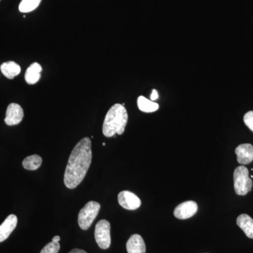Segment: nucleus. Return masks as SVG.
I'll return each instance as SVG.
<instances>
[{
	"instance_id": "obj_1",
	"label": "nucleus",
	"mask_w": 253,
	"mask_h": 253,
	"mask_svg": "<svg viewBox=\"0 0 253 253\" xmlns=\"http://www.w3.org/2000/svg\"><path fill=\"white\" fill-rule=\"evenodd\" d=\"M92 158L91 142L89 137L82 139L70 155L64 174L66 187L73 189L84 179L89 169Z\"/></svg>"
},
{
	"instance_id": "obj_2",
	"label": "nucleus",
	"mask_w": 253,
	"mask_h": 253,
	"mask_svg": "<svg viewBox=\"0 0 253 253\" xmlns=\"http://www.w3.org/2000/svg\"><path fill=\"white\" fill-rule=\"evenodd\" d=\"M128 121L127 111L122 104H116L111 106L105 117L103 124V134L106 137H112L116 134L124 133Z\"/></svg>"
},
{
	"instance_id": "obj_3",
	"label": "nucleus",
	"mask_w": 253,
	"mask_h": 253,
	"mask_svg": "<svg viewBox=\"0 0 253 253\" xmlns=\"http://www.w3.org/2000/svg\"><path fill=\"white\" fill-rule=\"evenodd\" d=\"M234 190L239 196H245L252 190L253 181L250 177L249 171L245 166L236 168L234 172Z\"/></svg>"
},
{
	"instance_id": "obj_4",
	"label": "nucleus",
	"mask_w": 253,
	"mask_h": 253,
	"mask_svg": "<svg viewBox=\"0 0 253 253\" xmlns=\"http://www.w3.org/2000/svg\"><path fill=\"white\" fill-rule=\"evenodd\" d=\"M101 208V205L96 201H89L80 211L78 221L83 230H87L96 219Z\"/></svg>"
},
{
	"instance_id": "obj_5",
	"label": "nucleus",
	"mask_w": 253,
	"mask_h": 253,
	"mask_svg": "<svg viewBox=\"0 0 253 253\" xmlns=\"http://www.w3.org/2000/svg\"><path fill=\"white\" fill-rule=\"evenodd\" d=\"M95 239L100 249L106 250L111 246V224L106 219L98 221L95 226Z\"/></svg>"
},
{
	"instance_id": "obj_6",
	"label": "nucleus",
	"mask_w": 253,
	"mask_h": 253,
	"mask_svg": "<svg viewBox=\"0 0 253 253\" xmlns=\"http://www.w3.org/2000/svg\"><path fill=\"white\" fill-rule=\"evenodd\" d=\"M120 206L129 211H134L140 207L141 200L136 195L129 191H123L118 196Z\"/></svg>"
},
{
	"instance_id": "obj_7",
	"label": "nucleus",
	"mask_w": 253,
	"mask_h": 253,
	"mask_svg": "<svg viewBox=\"0 0 253 253\" xmlns=\"http://www.w3.org/2000/svg\"><path fill=\"white\" fill-rule=\"evenodd\" d=\"M24 113L20 105L12 103L8 106L6 109L4 122L7 126H14L19 124L23 121Z\"/></svg>"
},
{
	"instance_id": "obj_8",
	"label": "nucleus",
	"mask_w": 253,
	"mask_h": 253,
	"mask_svg": "<svg viewBox=\"0 0 253 253\" xmlns=\"http://www.w3.org/2000/svg\"><path fill=\"white\" fill-rule=\"evenodd\" d=\"M198 212V205L192 201H186L176 206L174 211V217L179 219H189Z\"/></svg>"
},
{
	"instance_id": "obj_9",
	"label": "nucleus",
	"mask_w": 253,
	"mask_h": 253,
	"mask_svg": "<svg viewBox=\"0 0 253 253\" xmlns=\"http://www.w3.org/2000/svg\"><path fill=\"white\" fill-rule=\"evenodd\" d=\"M237 161L241 165L250 164L253 161V146L251 144L239 145L235 150Z\"/></svg>"
},
{
	"instance_id": "obj_10",
	"label": "nucleus",
	"mask_w": 253,
	"mask_h": 253,
	"mask_svg": "<svg viewBox=\"0 0 253 253\" xmlns=\"http://www.w3.org/2000/svg\"><path fill=\"white\" fill-rule=\"evenodd\" d=\"M18 218L15 214H10L0 225V243L3 242L9 238L11 233L16 227Z\"/></svg>"
},
{
	"instance_id": "obj_11",
	"label": "nucleus",
	"mask_w": 253,
	"mask_h": 253,
	"mask_svg": "<svg viewBox=\"0 0 253 253\" xmlns=\"http://www.w3.org/2000/svg\"><path fill=\"white\" fill-rule=\"evenodd\" d=\"M126 247L128 253H146L144 239L139 234L131 236L126 242Z\"/></svg>"
},
{
	"instance_id": "obj_12",
	"label": "nucleus",
	"mask_w": 253,
	"mask_h": 253,
	"mask_svg": "<svg viewBox=\"0 0 253 253\" xmlns=\"http://www.w3.org/2000/svg\"><path fill=\"white\" fill-rule=\"evenodd\" d=\"M42 68L41 64L34 63L28 67L25 74V80L29 84H34L40 81L41 77V72Z\"/></svg>"
},
{
	"instance_id": "obj_13",
	"label": "nucleus",
	"mask_w": 253,
	"mask_h": 253,
	"mask_svg": "<svg viewBox=\"0 0 253 253\" xmlns=\"http://www.w3.org/2000/svg\"><path fill=\"white\" fill-rule=\"evenodd\" d=\"M236 223L249 239H253V219L252 217L246 214H241L238 217Z\"/></svg>"
},
{
	"instance_id": "obj_14",
	"label": "nucleus",
	"mask_w": 253,
	"mask_h": 253,
	"mask_svg": "<svg viewBox=\"0 0 253 253\" xmlns=\"http://www.w3.org/2000/svg\"><path fill=\"white\" fill-rule=\"evenodd\" d=\"M1 72L4 75L5 77L8 79H14L16 76L21 73V67L17 63L14 61H7V62L3 63L0 66Z\"/></svg>"
},
{
	"instance_id": "obj_15",
	"label": "nucleus",
	"mask_w": 253,
	"mask_h": 253,
	"mask_svg": "<svg viewBox=\"0 0 253 253\" xmlns=\"http://www.w3.org/2000/svg\"><path fill=\"white\" fill-rule=\"evenodd\" d=\"M138 108L144 113H153L159 109V105L157 103L146 99L144 96H139L137 99Z\"/></svg>"
},
{
	"instance_id": "obj_16",
	"label": "nucleus",
	"mask_w": 253,
	"mask_h": 253,
	"mask_svg": "<svg viewBox=\"0 0 253 253\" xmlns=\"http://www.w3.org/2000/svg\"><path fill=\"white\" fill-rule=\"evenodd\" d=\"M42 163V159L41 156L38 155H33L23 160V166L28 170H36L41 167Z\"/></svg>"
},
{
	"instance_id": "obj_17",
	"label": "nucleus",
	"mask_w": 253,
	"mask_h": 253,
	"mask_svg": "<svg viewBox=\"0 0 253 253\" xmlns=\"http://www.w3.org/2000/svg\"><path fill=\"white\" fill-rule=\"evenodd\" d=\"M42 0H22L19 5V11L22 13L31 12L38 8Z\"/></svg>"
},
{
	"instance_id": "obj_18",
	"label": "nucleus",
	"mask_w": 253,
	"mask_h": 253,
	"mask_svg": "<svg viewBox=\"0 0 253 253\" xmlns=\"http://www.w3.org/2000/svg\"><path fill=\"white\" fill-rule=\"evenodd\" d=\"M60 250V244L59 242H51L46 245L43 249L42 250L41 253H58Z\"/></svg>"
},
{
	"instance_id": "obj_19",
	"label": "nucleus",
	"mask_w": 253,
	"mask_h": 253,
	"mask_svg": "<svg viewBox=\"0 0 253 253\" xmlns=\"http://www.w3.org/2000/svg\"><path fill=\"white\" fill-rule=\"evenodd\" d=\"M244 121L246 126L253 131V111H249L245 114Z\"/></svg>"
},
{
	"instance_id": "obj_20",
	"label": "nucleus",
	"mask_w": 253,
	"mask_h": 253,
	"mask_svg": "<svg viewBox=\"0 0 253 253\" xmlns=\"http://www.w3.org/2000/svg\"><path fill=\"white\" fill-rule=\"evenodd\" d=\"M159 96H158V91L156 89H153L152 93L151 94V101H155V100L158 99Z\"/></svg>"
},
{
	"instance_id": "obj_21",
	"label": "nucleus",
	"mask_w": 253,
	"mask_h": 253,
	"mask_svg": "<svg viewBox=\"0 0 253 253\" xmlns=\"http://www.w3.org/2000/svg\"><path fill=\"white\" fill-rule=\"evenodd\" d=\"M68 253H87L85 252V251H83V250L81 249H73L72 251H70Z\"/></svg>"
},
{
	"instance_id": "obj_22",
	"label": "nucleus",
	"mask_w": 253,
	"mask_h": 253,
	"mask_svg": "<svg viewBox=\"0 0 253 253\" xmlns=\"http://www.w3.org/2000/svg\"><path fill=\"white\" fill-rule=\"evenodd\" d=\"M60 239H61V238H60V236H54V238H53L52 241H54V242H59V241H60Z\"/></svg>"
},
{
	"instance_id": "obj_23",
	"label": "nucleus",
	"mask_w": 253,
	"mask_h": 253,
	"mask_svg": "<svg viewBox=\"0 0 253 253\" xmlns=\"http://www.w3.org/2000/svg\"><path fill=\"white\" fill-rule=\"evenodd\" d=\"M251 179H252V178H253V175H251Z\"/></svg>"
}]
</instances>
